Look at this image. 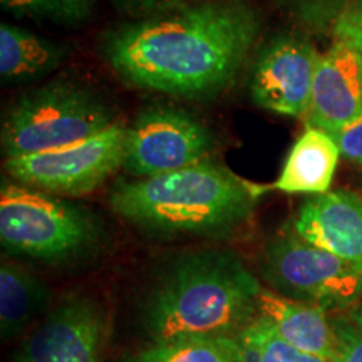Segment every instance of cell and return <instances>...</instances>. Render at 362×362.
<instances>
[{
    "mask_svg": "<svg viewBox=\"0 0 362 362\" xmlns=\"http://www.w3.org/2000/svg\"><path fill=\"white\" fill-rule=\"evenodd\" d=\"M0 240L8 250L47 264L83 257L99 240L88 211L25 185L0 189Z\"/></svg>",
    "mask_w": 362,
    "mask_h": 362,
    "instance_id": "cell-5",
    "label": "cell"
},
{
    "mask_svg": "<svg viewBox=\"0 0 362 362\" xmlns=\"http://www.w3.org/2000/svg\"><path fill=\"white\" fill-rule=\"evenodd\" d=\"M49 304L42 280L16 264L0 267V334L11 341L29 327Z\"/></svg>",
    "mask_w": 362,
    "mask_h": 362,
    "instance_id": "cell-16",
    "label": "cell"
},
{
    "mask_svg": "<svg viewBox=\"0 0 362 362\" xmlns=\"http://www.w3.org/2000/svg\"><path fill=\"white\" fill-rule=\"evenodd\" d=\"M126 131L128 128L123 124L112 123L110 128L83 141L49 151L7 158L6 170L25 187L49 194L83 197L123 168Z\"/></svg>",
    "mask_w": 362,
    "mask_h": 362,
    "instance_id": "cell-6",
    "label": "cell"
},
{
    "mask_svg": "<svg viewBox=\"0 0 362 362\" xmlns=\"http://www.w3.org/2000/svg\"><path fill=\"white\" fill-rule=\"evenodd\" d=\"M245 4H189L136 21L104 40V57L126 83L178 98H208L225 89L259 34Z\"/></svg>",
    "mask_w": 362,
    "mask_h": 362,
    "instance_id": "cell-1",
    "label": "cell"
},
{
    "mask_svg": "<svg viewBox=\"0 0 362 362\" xmlns=\"http://www.w3.org/2000/svg\"><path fill=\"white\" fill-rule=\"evenodd\" d=\"M107 315L96 298L62 300L22 342L13 362H101Z\"/></svg>",
    "mask_w": 362,
    "mask_h": 362,
    "instance_id": "cell-9",
    "label": "cell"
},
{
    "mask_svg": "<svg viewBox=\"0 0 362 362\" xmlns=\"http://www.w3.org/2000/svg\"><path fill=\"white\" fill-rule=\"evenodd\" d=\"M341 149L327 131L307 124L288 153L274 188L284 193H327Z\"/></svg>",
    "mask_w": 362,
    "mask_h": 362,
    "instance_id": "cell-14",
    "label": "cell"
},
{
    "mask_svg": "<svg viewBox=\"0 0 362 362\" xmlns=\"http://www.w3.org/2000/svg\"><path fill=\"white\" fill-rule=\"evenodd\" d=\"M131 362H240L233 337L183 336L156 341Z\"/></svg>",
    "mask_w": 362,
    "mask_h": 362,
    "instance_id": "cell-17",
    "label": "cell"
},
{
    "mask_svg": "<svg viewBox=\"0 0 362 362\" xmlns=\"http://www.w3.org/2000/svg\"><path fill=\"white\" fill-rule=\"evenodd\" d=\"M362 116V57L341 39L315 66L307 124L336 134Z\"/></svg>",
    "mask_w": 362,
    "mask_h": 362,
    "instance_id": "cell-11",
    "label": "cell"
},
{
    "mask_svg": "<svg viewBox=\"0 0 362 362\" xmlns=\"http://www.w3.org/2000/svg\"><path fill=\"white\" fill-rule=\"evenodd\" d=\"M111 2L121 12L128 13L131 19L141 21L189 6L193 0H111Z\"/></svg>",
    "mask_w": 362,
    "mask_h": 362,
    "instance_id": "cell-22",
    "label": "cell"
},
{
    "mask_svg": "<svg viewBox=\"0 0 362 362\" xmlns=\"http://www.w3.org/2000/svg\"><path fill=\"white\" fill-rule=\"evenodd\" d=\"M332 136L336 138L341 155L362 166V116Z\"/></svg>",
    "mask_w": 362,
    "mask_h": 362,
    "instance_id": "cell-23",
    "label": "cell"
},
{
    "mask_svg": "<svg viewBox=\"0 0 362 362\" xmlns=\"http://www.w3.org/2000/svg\"><path fill=\"white\" fill-rule=\"evenodd\" d=\"M112 111L83 86L57 81L30 90L7 112L2 151L7 158L49 151L83 141L110 128Z\"/></svg>",
    "mask_w": 362,
    "mask_h": 362,
    "instance_id": "cell-4",
    "label": "cell"
},
{
    "mask_svg": "<svg viewBox=\"0 0 362 362\" xmlns=\"http://www.w3.org/2000/svg\"><path fill=\"white\" fill-rule=\"evenodd\" d=\"M8 12L27 19L79 24L93 12L94 0H0Z\"/></svg>",
    "mask_w": 362,
    "mask_h": 362,
    "instance_id": "cell-19",
    "label": "cell"
},
{
    "mask_svg": "<svg viewBox=\"0 0 362 362\" xmlns=\"http://www.w3.org/2000/svg\"><path fill=\"white\" fill-rule=\"evenodd\" d=\"M260 288L237 253H185L149 296L144 322L153 342L183 336L233 337L259 315Z\"/></svg>",
    "mask_w": 362,
    "mask_h": 362,
    "instance_id": "cell-3",
    "label": "cell"
},
{
    "mask_svg": "<svg viewBox=\"0 0 362 362\" xmlns=\"http://www.w3.org/2000/svg\"><path fill=\"white\" fill-rule=\"evenodd\" d=\"M334 35L349 44L362 57V0L342 7L334 21Z\"/></svg>",
    "mask_w": 362,
    "mask_h": 362,
    "instance_id": "cell-21",
    "label": "cell"
},
{
    "mask_svg": "<svg viewBox=\"0 0 362 362\" xmlns=\"http://www.w3.org/2000/svg\"><path fill=\"white\" fill-rule=\"evenodd\" d=\"M332 325L336 336L334 362H362V327L351 315L336 317Z\"/></svg>",
    "mask_w": 362,
    "mask_h": 362,
    "instance_id": "cell-20",
    "label": "cell"
},
{
    "mask_svg": "<svg viewBox=\"0 0 362 362\" xmlns=\"http://www.w3.org/2000/svg\"><path fill=\"white\" fill-rule=\"evenodd\" d=\"M233 339L238 344L240 362H332L288 344L264 315H257Z\"/></svg>",
    "mask_w": 362,
    "mask_h": 362,
    "instance_id": "cell-18",
    "label": "cell"
},
{
    "mask_svg": "<svg viewBox=\"0 0 362 362\" xmlns=\"http://www.w3.org/2000/svg\"><path fill=\"white\" fill-rule=\"evenodd\" d=\"M214 138L202 121L178 107L151 106L126 131L123 168L134 178L171 173L208 160Z\"/></svg>",
    "mask_w": 362,
    "mask_h": 362,
    "instance_id": "cell-8",
    "label": "cell"
},
{
    "mask_svg": "<svg viewBox=\"0 0 362 362\" xmlns=\"http://www.w3.org/2000/svg\"><path fill=\"white\" fill-rule=\"evenodd\" d=\"M259 194L226 166L205 160L171 173L119 181L110 205L143 232L218 237L250 218Z\"/></svg>",
    "mask_w": 362,
    "mask_h": 362,
    "instance_id": "cell-2",
    "label": "cell"
},
{
    "mask_svg": "<svg viewBox=\"0 0 362 362\" xmlns=\"http://www.w3.org/2000/svg\"><path fill=\"white\" fill-rule=\"evenodd\" d=\"M265 279L287 297L320 307H349L362 297V265L312 245L296 233L272 240Z\"/></svg>",
    "mask_w": 362,
    "mask_h": 362,
    "instance_id": "cell-7",
    "label": "cell"
},
{
    "mask_svg": "<svg viewBox=\"0 0 362 362\" xmlns=\"http://www.w3.org/2000/svg\"><path fill=\"white\" fill-rule=\"evenodd\" d=\"M319 56L304 39L272 40L252 72L250 94L257 106L284 116H305Z\"/></svg>",
    "mask_w": 362,
    "mask_h": 362,
    "instance_id": "cell-10",
    "label": "cell"
},
{
    "mask_svg": "<svg viewBox=\"0 0 362 362\" xmlns=\"http://www.w3.org/2000/svg\"><path fill=\"white\" fill-rule=\"evenodd\" d=\"M64 47L24 27L0 25V74L7 84H25L57 69Z\"/></svg>",
    "mask_w": 362,
    "mask_h": 362,
    "instance_id": "cell-15",
    "label": "cell"
},
{
    "mask_svg": "<svg viewBox=\"0 0 362 362\" xmlns=\"http://www.w3.org/2000/svg\"><path fill=\"white\" fill-rule=\"evenodd\" d=\"M352 319H354V322L359 325V327H362V304L357 305V309H354L349 314Z\"/></svg>",
    "mask_w": 362,
    "mask_h": 362,
    "instance_id": "cell-24",
    "label": "cell"
},
{
    "mask_svg": "<svg viewBox=\"0 0 362 362\" xmlns=\"http://www.w3.org/2000/svg\"><path fill=\"white\" fill-rule=\"evenodd\" d=\"M292 232L312 245L362 265V193L327 192L300 206Z\"/></svg>",
    "mask_w": 362,
    "mask_h": 362,
    "instance_id": "cell-12",
    "label": "cell"
},
{
    "mask_svg": "<svg viewBox=\"0 0 362 362\" xmlns=\"http://www.w3.org/2000/svg\"><path fill=\"white\" fill-rule=\"evenodd\" d=\"M237 2H242V0H237Z\"/></svg>",
    "mask_w": 362,
    "mask_h": 362,
    "instance_id": "cell-25",
    "label": "cell"
},
{
    "mask_svg": "<svg viewBox=\"0 0 362 362\" xmlns=\"http://www.w3.org/2000/svg\"><path fill=\"white\" fill-rule=\"evenodd\" d=\"M259 315L269 319L280 337L297 349L334 362L336 336L324 307L298 300L262 287L257 298Z\"/></svg>",
    "mask_w": 362,
    "mask_h": 362,
    "instance_id": "cell-13",
    "label": "cell"
}]
</instances>
